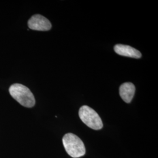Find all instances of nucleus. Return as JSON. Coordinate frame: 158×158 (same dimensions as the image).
<instances>
[{
  "label": "nucleus",
  "mask_w": 158,
  "mask_h": 158,
  "mask_svg": "<svg viewBox=\"0 0 158 158\" xmlns=\"http://www.w3.org/2000/svg\"><path fill=\"white\" fill-rule=\"evenodd\" d=\"M62 142L66 152L72 158H80L85 155V144L77 136L72 133H68L63 136Z\"/></svg>",
  "instance_id": "obj_1"
},
{
  "label": "nucleus",
  "mask_w": 158,
  "mask_h": 158,
  "mask_svg": "<svg viewBox=\"0 0 158 158\" xmlns=\"http://www.w3.org/2000/svg\"><path fill=\"white\" fill-rule=\"evenodd\" d=\"M9 92L11 96L23 107L31 108L35 106L34 94L27 87L21 84H14L10 87Z\"/></svg>",
  "instance_id": "obj_2"
},
{
  "label": "nucleus",
  "mask_w": 158,
  "mask_h": 158,
  "mask_svg": "<svg viewBox=\"0 0 158 158\" xmlns=\"http://www.w3.org/2000/svg\"><path fill=\"white\" fill-rule=\"evenodd\" d=\"M79 115L82 122L91 129L99 130L102 128V119L96 111L90 107L82 106L79 110Z\"/></svg>",
  "instance_id": "obj_3"
},
{
  "label": "nucleus",
  "mask_w": 158,
  "mask_h": 158,
  "mask_svg": "<svg viewBox=\"0 0 158 158\" xmlns=\"http://www.w3.org/2000/svg\"><path fill=\"white\" fill-rule=\"evenodd\" d=\"M28 25L29 28L39 31H47L52 28L50 21L40 14L34 15L31 17L29 19Z\"/></svg>",
  "instance_id": "obj_4"
},
{
  "label": "nucleus",
  "mask_w": 158,
  "mask_h": 158,
  "mask_svg": "<svg viewBox=\"0 0 158 158\" xmlns=\"http://www.w3.org/2000/svg\"><path fill=\"white\" fill-rule=\"evenodd\" d=\"M114 51L119 55L139 59L142 57L141 53L135 48L128 45L117 44L114 46Z\"/></svg>",
  "instance_id": "obj_5"
},
{
  "label": "nucleus",
  "mask_w": 158,
  "mask_h": 158,
  "mask_svg": "<svg viewBox=\"0 0 158 158\" xmlns=\"http://www.w3.org/2000/svg\"><path fill=\"white\" fill-rule=\"evenodd\" d=\"M119 95L127 103H130L134 98L135 91L134 85L130 82H126L119 87Z\"/></svg>",
  "instance_id": "obj_6"
}]
</instances>
